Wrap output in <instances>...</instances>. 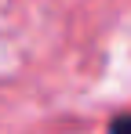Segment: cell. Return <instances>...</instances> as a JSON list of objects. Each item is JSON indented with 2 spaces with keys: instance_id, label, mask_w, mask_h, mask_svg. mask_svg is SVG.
Here are the masks:
<instances>
[{
  "instance_id": "1",
  "label": "cell",
  "mask_w": 131,
  "mask_h": 134,
  "mask_svg": "<svg viewBox=\"0 0 131 134\" xmlns=\"http://www.w3.org/2000/svg\"><path fill=\"white\" fill-rule=\"evenodd\" d=\"M109 134H131V116H117L109 123Z\"/></svg>"
}]
</instances>
